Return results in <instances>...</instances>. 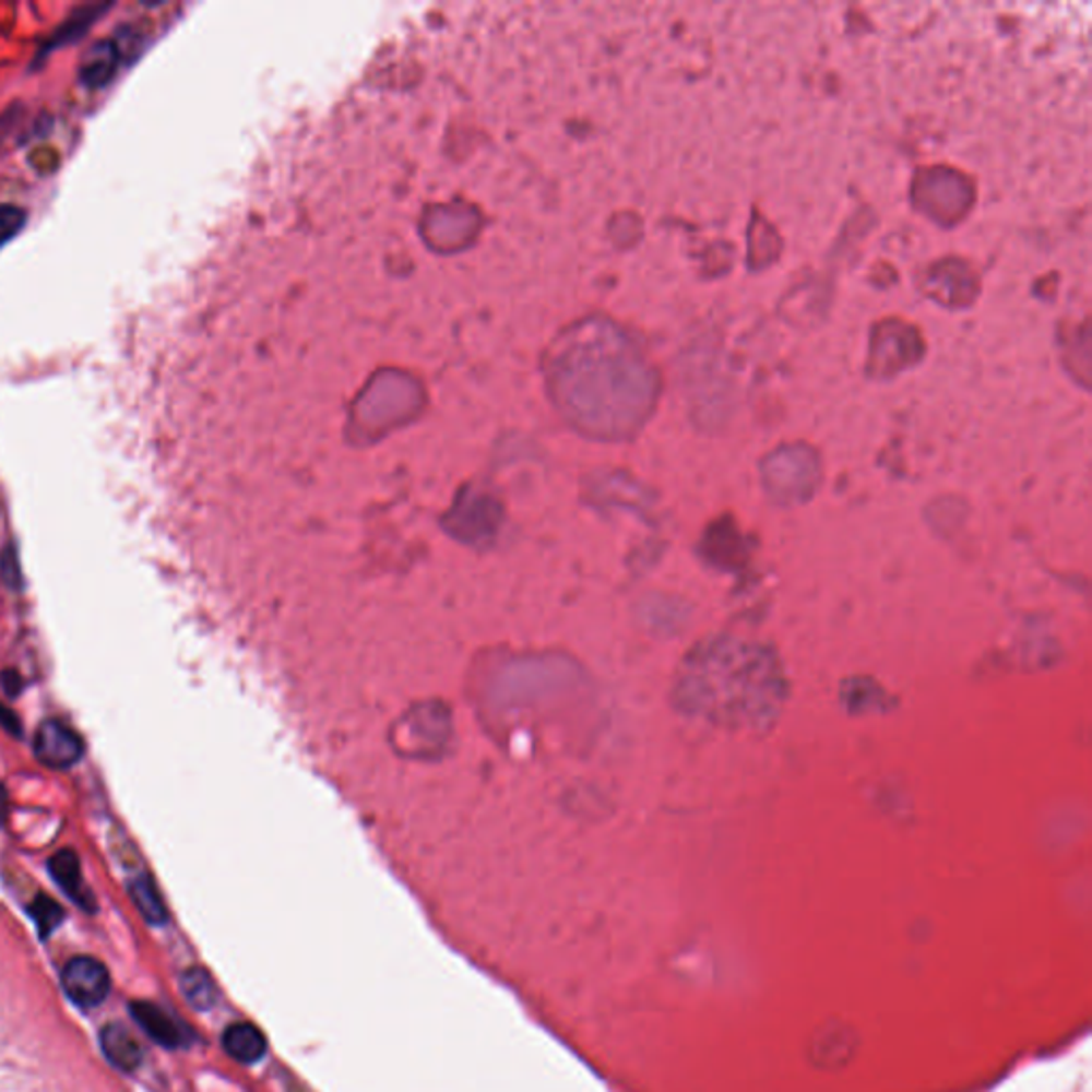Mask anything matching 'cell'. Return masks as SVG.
<instances>
[{"label":"cell","mask_w":1092,"mask_h":1092,"mask_svg":"<svg viewBox=\"0 0 1092 1092\" xmlns=\"http://www.w3.org/2000/svg\"><path fill=\"white\" fill-rule=\"evenodd\" d=\"M0 685L4 687V691H7L11 698H13V696H20V691H22V687H24L22 677H20L17 673H13V670H4V673L0 675Z\"/></svg>","instance_id":"obj_15"},{"label":"cell","mask_w":1092,"mask_h":1092,"mask_svg":"<svg viewBox=\"0 0 1092 1092\" xmlns=\"http://www.w3.org/2000/svg\"><path fill=\"white\" fill-rule=\"evenodd\" d=\"M28 913H31V917L35 919V924H37V928H39V935H41L44 939H46L49 933H54V930L60 926V922L64 919V910H62L56 901H51L49 897H46V894L37 897V899L31 903Z\"/></svg>","instance_id":"obj_11"},{"label":"cell","mask_w":1092,"mask_h":1092,"mask_svg":"<svg viewBox=\"0 0 1092 1092\" xmlns=\"http://www.w3.org/2000/svg\"><path fill=\"white\" fill-rule=\"evenodd\" d=\"M33 751L47 769L67 771L82 760L84 740L62 720H46L35 732Z\"/></svg>","instance_id":"obj_2"},{"label":"cell","mask_w":1092,"mask_h":1092,"mask_svg":"<svg viewBox=\"0 0 1092 1092\" xmlns=\"http://www.w3.org/2000/svg\"><path fill=\"white\" fill-rule=\"evenodd\" d=\"M223 1047H225L228 1056L235 1058L237 1063L252 1065V1063H259L265 1056L268 1042H265L263 1033L254 1024L237 1022V1024H230L227 1031H225Z\"/></svg>","instance_id":"obj_7"},{"label":"cell","mask_w":1092,"mask_h":1092,"mask_svg":"<svg viewBox=\"0 0 1092 1092\" xmlns=\"http://www.w3.org/2000/svg\"><path fill=\"white\" fill-rule=\"evenodd\" d=\"M49 875L60 886V890L82 910H96V901L82 877V865L75 852L62 850L49 858Z\"/></svg>","instance_id":"obj_5"},{"label":"cell","mask_w":1092,"mask_h":1092,"mask_svg":"<svg viewBox=\"0 0 1092 1092\" xmlns=\"http://www.w3.org/2000/svg\"><path fill=\"white\" fill-rule=\"evenodd\" d=\"M131 1016L135 1018L141 1031L165 1047H182L188 1044L190 1033L182 1022L165 1011L161 1005L150 1001L131 1002Z\"/></svg>","instance_id":"obj_3"},{"label":"cell","mask_w":1092,"mask_h":1092,"mask_svg":"<svg viewBox=\"0 0 1092 1092\" xmlns=\"http://www.w3.org/2000/svg\"><path fill=\"white\" fill-rule=\"evenodd\" d=\"M122 62V51L116 39H100L92 44L80 60V82L86 88H105L118 73Z\"/></svg>","instance_id":"obj_4"},{"label":"cell","mask_w":1092,"mask_h":1092,"mask_svg":"<svg viewBox=\"0 0 1092 1092\" xmlns=\"http://www.w3.org/2000/svg\"><path fill=\"white\" fill-rule=\"evenodd\" d=\"M129 894L135 903L139 913L150 922V924H165L167 922V910L165 903L156 890V883L152 881L150 875H136L129 883Z\"/></svg>","instance_id":"obj_8"},{"label":"cell","mask_w":1092,"mask_h":1092,"mask_svg":"<svg viewBox=\"0 0 1092 1092\" xmlns=\"http://www.w3.org/2000/svg\"><path fill=\"white\" fill-rule=\"evenodd\" d=\"M100 1049L114 1067L129 1073L135 1071L143 1060V1047L122 1024H107L100 1031Z\"/></svg>","instance_id":"obj_6"},{"label":"cell","mask_w":1092,"mask_h":1092,"mask_svg":"<svg viewBox=\"0 0 1092 1092\" xmlns=\"http://www.w3.org/2000/svg\"><path fill=\"white\" fill-rule=\"evenodd\" d=\"M0 728L7 729L11 736H22V726H20V717L0 702Z\"/></svg>","instance_id":"obj_13"},{"label":"cell","mask_w":1092,"mask_h":1092,"mask_svg":"<svg viewBox=\"0 0 1092 1092\" xmlns=\"http://www.w3.org/2000/svg\"><path fill=\"white\" fill-rule=\"evenodd\" d=\"M7 814H9V796H7L4 785L0 783V828H2L4 819H7Z\"/></svg>","instance_id":"obj_17"},{"label":"cell","mask_w":1092,"mask_h":1092,"mask_svg":"<svg viewBox=\"0 0 1092 1092\" xmlns=\"http://www.w3.org/2000/svg\"><path fill=\"white\" fill-rule=\"evenodd\" d=\"M2 557H4L7 561H9V566L0 561V570H2L4 579H7V583H11V585H17V577H20V568H17V561H15V555H13V553H4Z\"/></svg>","instance_id":"obj_16"},{"label":"cell","mask_w":1092,"mask_h":1092,"mask_svg":"<svg viewBox=\"0 0 1092 1092\" xmlns=\"http://www.w3.org/2000/svg\"><path fill=\"white\" fill-rule=\"evenodd\" d=\"M105 9H107L105 4H86V7L78 9V11H75V13H73V15H71V17H69V20H67V22H64V24H62V26H60L54 35H51V39H49V44H47L44 51H49V49H54V47H62L67 46V44L78 41V39H80V37H82V35L91 28L92 24L96 22V17H98Z\"/></svg>","instance_id":"obj_9"},{"label":"cell","mask_w":1092,"mask_h":1092,"mask_svg":"<svg viewBox=\"0 0 1092 1092\" xmlns=\"http://www.w3.org/2000/svg\"><path fill=\"white\" fill-rule=\"evenodd\" d=\"M60 982L67 997L84 1009L98 1007L111 990V977L107 973V966L92 956L71 958L62 966Z\"/></svg>","instance_id":"obj_1"},{"label":"cell","mask_w":1092,"mask_h":1092,"mask_svg":"<svg viewBox=\"0 0 1092 1092\" xmlns=\"http://www.w3.org/2000/svg\"><path fill=\"white\" fill-rule=\"evenodd\" d=\"M183 997L194 1009H210L216 1002V986L207 971L188 969L182 975Z\"/></svg>","instance_id":"obj_10"},{"label":"cell","mask_w":1092,"mask_h":1092,"mask_svg":"<svg viewBox=\"0 0 1092 1092\" xmlns=\"http://www.w3.org/2000/svg\"><path fill=\"white\" fill-rule=\"evenodd\" d=\"M26 225V212L17 205H0V248Z\"/></svg>","instance_id":"obj_12"},{"label":"cell","mask_w":1092,"mask_h":1092,"mask_svg":"<svg viewBox=\"0 0 1092 1092\" xmlns=\"http://www.w3.org/2000/svg\"><path fill=\"white\" fill-rule=\"evenodd\" d=\"M20 111L17 109H11L7 111L4 116H0V145L9 139V135L15 131V127L20 124Z\"/></svg>","instance_id":"obj_14"}]
</instances>
